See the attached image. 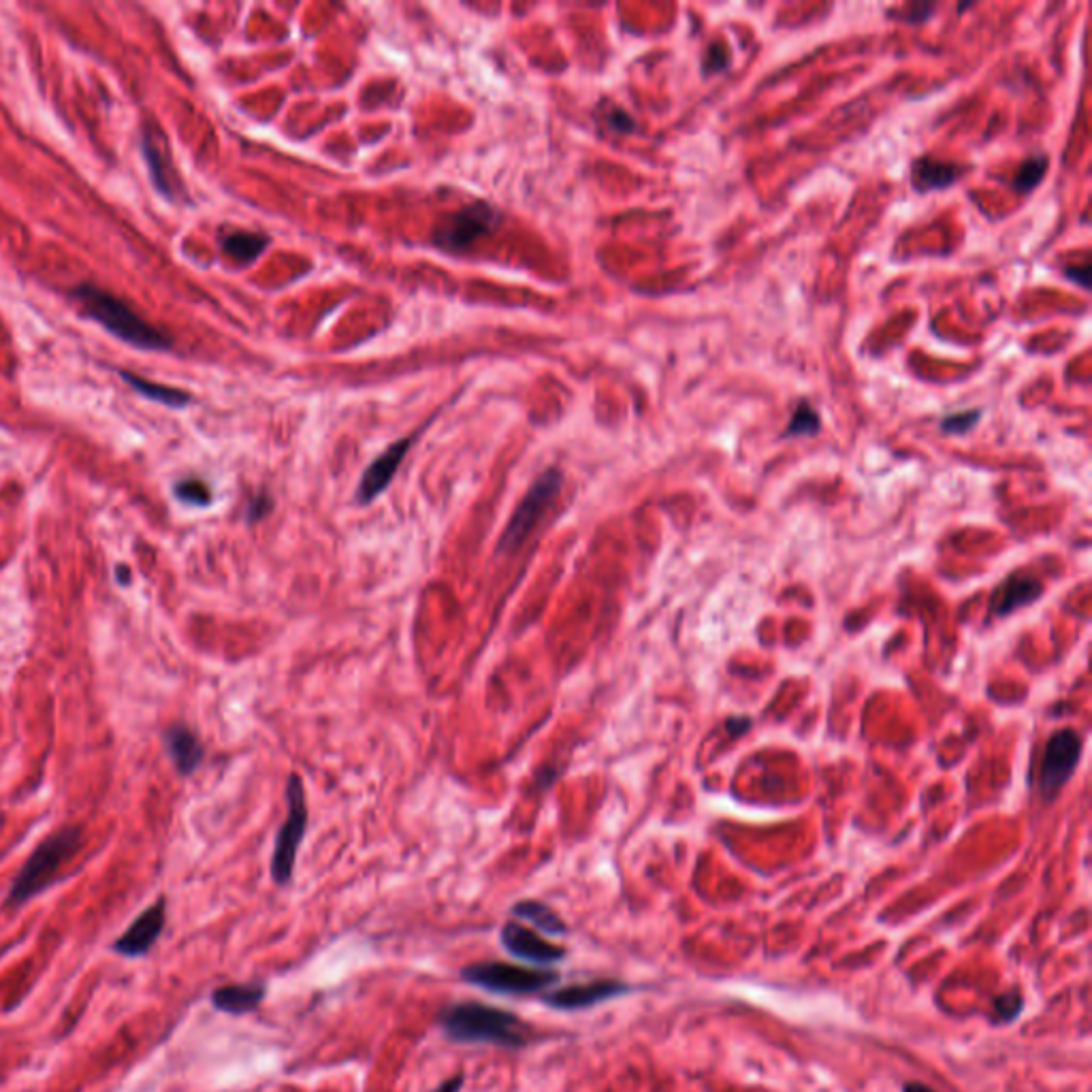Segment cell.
<instances>
[{"instance_id":"obj_1","label":"cell","mask_w":1092,"mask_h":1092,"mask_svg":"<svg viewBox=\"0 0 1092 1092\" xmlns=\"http://www.w3.org/2000/svg\"><path fill=\"white\" fill-rule=\"evenodd\" d=\"M438 1026L454 1043H489L521 1050L534 1035L532 1026L517 1014L480 1000H459L438 1014Z\"/></svg>"},{"instance_id":"obj_2","label":"cell","mask_w":1092,"mask_h":1092,"mask_svg":"<svg viewBox=\"0 0 1092 1092\" xmlns=\"http://www.w3.org/2000/svg\"><path fill=\"white\" fill-rule=\"evenodd\" d=\"M71 297L79 303L85 316L97 320L103 329L130 346L141 348V351H167L173 346V340L167 333L143 320L122 299L95 287V284H79L71 291Z\"/></svg>"},{"instance_id":"obj_3","label":"cell","mask_w":1092,"mask_h":1092,"mask_svg":"<svg viewBox=\"0 0 1092 1092\" xmlns=\"http://www.w3.org/2000/svg\"><path fill=\"white\" fill-rule=\"evenodd\" d=\"M83 833L81 828H62L58 833L50 835L46 841H41L39 847L33 851L31 858L21 866L17 877L7 894V907H19L39 892L46 890L60 866L75 856V851L81 847Z\"/></svg>"},{"instance_id":"obj_4","label":"cell","mask_w":1092,"mask_h":1092,"mask_svg":"<svg viewBox=\"0 0 1092 1092\" xmlns=\"http://www.w3.org/2000/svg\"><path fill=\"white\" fill-rule=\"evenodd\" d=\"M462 979L472 986L495 994L532 996L551 990L559 981V973L549 969H530L510 963H499V960H487V963L464 967Z\"/></svg>"},{"instance_id":"obj_5","label":"cell","mask_w":1092,"mask_h":1092,"mask_svg":"<svg viewBox=\"0 0 1092 1092\" xmlns=\"http://www.w3.org/2000/svg\"><path fill=\"white\" fill-rule=\"evenodd\" d=\"M563 487V474L557 468L544 470L523 495L519 501L517 510L512 512L508 526L499 536L497 555H510L519 546L528 540V536L534 532V528L540 523V519L553 506L555 497L559 495Z\"/></svg>"},{"instance_id":"obj_6","label":"cell","mask_w":1092,"mask_h":1092,"mask_svg":"<svg viewBox=\"0 0 1092 1092\" xmlns=\"http://www.w3.org/2000/svg\"><path fill=\"white\" fill-rule=\"evenodd\" d=\"M287 820L278 830L271 856V877L278 886L291 884L299 847L305 830H308V800H305L303 779L299 775H291L287 781Z\"/></svg>"},{"instance_id":"obj_7","label":"cell","mask_w":1092,"mask_h":1092,"mask_svg":"<svg viewBox=\"0 0 1092 1092\" xmlns=\"http://www.w3.org/2000/svg\"><path fill=\"white\" fill-rule=\"evenodd\" d=\"M501 223V214L489 203H474L454 211L433 231V244L446 252H464L480 237L491 235Z\"/></svg>"},{"instance_id":"obj_8","label":"cell","mask_w":1092,"mask_h":1092,"mask_svg":"<svg viewBox=\"0 0 1092 1092\" xmlns=\"http://www.w3.org/2000/svg\"><path fill=\"white\" fill-rule=\"evenodd\" d=\"M1082 755V738L1076 730L1063 728L1047 740L1039 771V792L1045 798L1056 796L1063 785L1072 779Z\"/></svg>"},{"instance_id":"obj_9","label":"cell","mask_w":1092,"mask_h":1092,"mask_svg":"<svg viewBox=\"0 0 1092 1092\" xmlns=\"http://www.w3.org/2000/svg\"><path fill=\"white\" fill-rule=\"evenodd\" d=\"M627 990L629 986L619 979H596V981H587V984L546 990L544 994H540V998L544 1005H549L551 1010L579 1012V1010L594 1008V1005L598 1003L621 996Z\"/></svg>"},{"instance_id":"obj_10","label":"cell","mask_w":1092,"mask_h":1092,"mask_svg":"<svg viewBox=\"0 0 1092 1092\" xmlns=\"http://www.w3.org/2000/svg\"><path fill=\"white\" fill-rule=\"evenodd\" d=\"M499 938H501V946H504V950L510 956L526 960V963H532V965L549 967V965L561 963L567 954L565 948L546 942V938H542L536 930L523 926L521 922H506L499 932Z\"/></svg>"},{"instance_id":"obj_11","label":"cell","mask_w":1092,"mask_h":1092,"mask_svg":"<svg viewBox=\"0 0 1092 1092\" xmlns=\"http://www.w3.org/2000/svg\"><path fill=\"white\" fill-rule=\"evenodd\" d=\"M167 922V905L165 899H159L155 905H149L141 915H137L133 924H130L114 942L112 950L124 958H139L145 956L159 936L165 930Z\"/></svg>"},{"instance_id":"obj_12","label":"cell","mask_w":1092,"mask_h":1092,"mask_svg":"<svg viewBox=\"0 0 1092 1092\" xmlns=\"http://www.w3.org/2000/svg\"><path fill=\"white\" fill-rule=\"evenodd\" d=\"M410 446H412V438H402L396 444H390L380 457H376L374 462L367 466V470L363 472V476L359 480L357 493H355L357 504L367 506L378 495H382L388 489V485L392 483V478H396V474H398L402 462L406 459Z\"/></svg>"},{"instance_id":"obj_13","label":"cell","mask_w":1092,"mask_h":1092,"mask_svg":"<svg viewBox=\"0 0 1092 1092\" xmlns=\"http://www.w3.org/2000/svg\"><path fill=\"white\" fill-rule=\"evenodd\" d=\"M267 996V984L265 981H248V984H229L221 986L211 992V1005L223 1014L231 1016H244L254 1010L265 1000Z\"/></svg>"},{"instance_id":"obj_14","label":"cell","mask_w":1092,"mask_h":1092,"mask_svg":"<svg viewBox=\"0 0 1092 1092\" xmlns=\"http://www.w3.org/2000/svg\"><path fill=\"white\" fill-rule=\"evenodd\" d=\"M165 747L173 764H176L178 773L184 777L192 775L196 769H199L205 755L201 740L196 738V734L188 726H182V724L171 726L165 732Z\"/></svg>"},{"instance_id":"obj_15","label":"cell","mask_w":1092,"mask_h":1092,"mask_svg":"<svg viewBox=\"0 0 1092 1092\" xmlns=\"http://www.w3.org/2000/svg\"><path fill=\"white\" fill-rule=\"evenodd\" d=\"M1043 594V587L1037 579L1026 574H1014L1012 579L1000 585L998 592L992 598V613L996 617L1012 615L1014 610L1033 604Z\"/></svg>"},{"instance_id":"obj_16","label":"cell","mask_w":1092,"mask_h":1092,"mask_svg":"<svg viewBox=\"0 0 1092 1092\" xmlns=\"http://www.w3.org/2000/svg\"><path fill=\"white\" fill-rule=\"evenodd\" d=\"M510 913L519 917V920L532 922L544 934H551V936L567 934V924L561 920V915L542 901H519L514 903Z\"/></svg>"},{"instance_id":"obj_17","label":"cell","mask_w":1092,"mask_h":1092,"mask_svg":"<svg viewBox=\"0 0 1092 1092\" xmlns=\"http://www.w3.org/2000/svg\"><path fill=\"white\" fill-rule=\"evenodd\" d=\"M911 178H913L915 190H920V192L946 188L958 178V167L954 163L924 157L920 161H915Z\"/></svg>"},{"instance_id":"obj_18","label":"cell","mask_w":1092,"mask_h":1092,"mask_svg":"<svg viewBox=\"0 0 1092 1092\" xmlns=\"http://www.w3.org/2000/svg\"><path fill=\"white\" fill-rule=\"evenodd\" d=\"M269 244V239L260 233L252 231H231L223 237V250L237 260V263L248 265L256 260Z\"/></svg>"},{"instance_id":"obj_19","label":"cell","mask_w":1092,"mask_h":1092,"mask_svg":"<svg viewBox=\"0 0 1092 1092\" xmlns=\"http://www.w3.org/2000/svg\"><path fill=\"white\" fill-rule=\"evenodd\" d=\"M122 380L133 386L139 396L157 402V404H163V406H169V408H184L192 402V398L188 396L186 390H180V388H171V386H163V384H157V382H149V380H143L135 374H128V371H120Z\"/></svg>"},{"instance_id":"obj_20","label":"cell","mask_w":1092,"mask_h":1092,"mask_svg":"<svg viewBox=\"0 0 1092 1092\" xmlns=\"http://www.w3.org/2000/svg\"><path fill=\"white\" fill-rule=\"evenodd\" d=\"M141 149H143L145 161H147V165H149L151 180H155V186L159 188V192H163V194L167 196V199H173V196H176V194H173V186H171V182H169V178H167L165 163H163V159H161V149L157 147L155 139H151L149 135H145V137L141 139Z\"/></svg>"},{"instance_id":"obj_21","label":"cell","mask_w":1092,"mask_h":1092,"mask_svg":"<svg viewBox=\"0 0 1092 1092\" xmlns=\"http://www.w3.org/2000/svg\"><path fill=\"white\" fill-rule=\"evenodd\" d=\"M173 493H176V497L180 501H184V504H188V506H209L211 499H214L209 485L203 483V480H199V478L180 480V483L173 487Z\"/></svg>"},{"instance_id":"obj_22","label":"cell","mask_w":1092,"mask_h":1092,"mask_svg":"<svg viewBox=\"0 0 1092 1092\" xmlns=\"http://www.w3.org/2000/svg\"><path fill=\"white\" fill-rule=\"evenodd\" d=\"M817 431H820L817 412L806 402L798 404L788 429H785V435H788V438H794V435H815Z\"/></svg>"},{"instance_id":"obj_23","label":"cell","mask_w":1092,"mask_h":1092,"mask_svg":"<svg viewBox=\"0 0 1092 1092\" xmlns=\"http://www.w3.org/2000/svg\"><path fill=\"white\" fill-rule=\"evenodd\" d=\"M1047 169V159L1045 157H1033L1026 161L1014 178V188L1018 192H1031L1043 178V173Z\"/></svg>"},{"instance_id":"obj_24","label":"cell","mask_w":1092,"mask_h":1092,"mask_svg":"<svg viewBox=\"0 0 1092 1092\" xmlns=\"http://www.w3.org/2000/svg\"><path fill=\"white\" fill-rule=\"evenodd\" d=\"M602 122L606 124L608 130H613V133H617V135H625V133H631V130H636L634 118L627 116L623 109L617 107V105H604Z\"/></svg>"},{"instance_id":"obj_25","label":"cell","mask_w":1092,"mask_h":1092,"mask_svg":"<svg viewBox=\"0 0 1092 1092\" xmlns=\"http://www.w3.org/2000/svg\"><path fill=\"white\" fill-rule=\"evenodd\" d=\"M1022 994L1020 992H1008L1003 994L994 1000V1012H996V1018L1003 1020V1022H1010L1014 1020L1020 1012H1022Z\"/></svg>"},{"instance_id":"obj_26","label":"cell","mask_w":1092,"mask_h":1092,"mask_svg":"<svg viewBox=\"0 0 1092 1092\" xmlns=\"http://www.w3.org/2000/svg\"><path fill=\"white\" fill-rule=\"evenodd\" d=\"M271 510H274V499H271L269 493L263 491V493H258V495H254V497L250 499L246 519H248L250 526H254V523L263 521Z\"/></svg>"},{"instance_id":"obj_27","label":"cell","mask_w":1092,"mask_h":1092,"mask_svg":"<svg viewBox=\"0 0 1092 1092\" xmlns=\"http://www.w3.org/2000/svg\"><path fill=\"white\" fill-rule=\"evenodd\" d=\"M979 419V412H958L942 423L946 433H967Z\"/></svg>"},{"instance_id":"obj_28","label":"cell","mask_w":1092,"mask_h":1092,"mask_svg":"<svg viewBox=\"0 0 1092 1092\" xmlns=\"http://www.w3.org/2000/svg\"><path fill=\"white\" fill-rule=\"evenodd\" d=\"M730 64V56L724 52V50H717V46H711V50L707 52V58H705V69L707 73L711 71H724Z\"/></svg>"},{"instance_id":"obj_29","label":"cell","mask_w":1092,"mask_h":1092,"mask_svg":"<svg viewBox=\"0 0 1092 1092\" xmlns=\"http://www.w3.org/2000/svg\"><path fill=\"white\" fill-rule=\"evenodd\" d=\"M464 1084H466V1078H464L462 1074H459V1076L448 1078L446 1082H442L438 1088H433L431 1092H459V1090L464 1088Z\"/></svg>"},{"instance_id":"obj_30","label":"cell","mask_w":1092,"mask_h":1092,"mask_svg":"<svg viewBox=\"0 0 1092 1092\" xmlns=\"http://www.w3.org/2000/svg\"><path fill=\"white\" fill-rule=\"evenodd\" d=\"M1067 276L1072 280H1078L1084 289H1088V265H1084L1082 269H1076V267H1067L1065 269Z\"/></svg>"},{"instance_id":"obj_31","label":"cell","mask_w":1092,"mask_h":1092,"mask_svg":"<svg viewBox=\"0 0 1092 1092\" xmlns=\"http://www.w3.org/2000/svg\"><path fill=\"white\" fill-rule=\"evenodd\" d=\"M903 1092H936V1090H932L930 1086L920 1084V1082H907V1084L903 1086Z\"/></svg>"},{"instance_id":"obj_32","label":"cell","mask_w":1092,"mask_h":1092,"mask_svg":"<svg viewBox=\"0 0 1092 1092\" xmlns=\"http://www.w3.org/2000/svg\"><path fill=\"white\" fill-rule=\"evenodd\" d=\"M116 579H118V583H122L124 587L130 585V570H128L126 565H118V567H116Z\"/></svg>"}]
</instances>
